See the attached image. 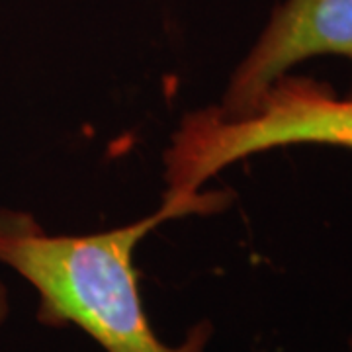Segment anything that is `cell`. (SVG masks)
Returning <instances> with one entry per match:
<instances>
[{
  "instance_id": "6da1fadb",
  "label": "cell",
  "mask_w": 352,
  "mask_h": 352,
  "mask_svg": "<svg viewBox=\"0 0 352 352\" xmlns=\"http://www.w3.org/2000/svg\"><path fill=\"white\" fill-rule=\"evenodd\" d=\"M200 208L161 201L133 223L88 233L55 235L34 215L0 210V264L22 276L38 294V321L50 327L75 325L104 352H206L214 327L200 321L180 344H166L151 327L139 294L135 249L153 229Z\"/></svg>"
},
{
  "instance_id": "7a4b0ae2",
  "label": "cell",
  "mask_w": 352,
  "mask_h": 352,
  "mask_svg": "<svg viewBox=\"0 0 352 352\" xmlns=\"http://www.w3.org/2000/svg\"><path fill=\"white\" fill-rule=\"evenodd\" d=\"M294 145L352 151V96H337L323 80L286 73L251 110L217 106L188 113L164 151L163 201L204 204V184L251 155Z\"/></svg>"
},
{
  "instance_id": "3957f363",
  "label": "cell",
  "mask_w": 352,
  "mask_h": 352,
  "mask_svg": "<svg viewBox=\"0 0 352 352\" xmlns=\"http://www.w3.org/2000/svg\"><path fill=\"white\" fill-rule=\"evenodd\" d=\"M321 55H339L352 63V0L280 2L229 78L217 108L231 116L251 110L274 80Z\"/></svg>"
},
{
  "instance_id": "277c9868",
  "label": "cell",
  "mask_w": 352,
  "mask_h": 352,
  "mask_svg": "<svg viewBox=\"0 0 352 352\" xmlns=\"http://www.w3.org/2000/svg\"><path fill=\"white\" fill-rule=\"evenodd\" d=\"M10 314V302H8V292L4 288V284L0 282V325L8 319Z\"/></svg>"
},
{
  "instance_id": "5b68a950",
  "label": "cell",
  "mask_w": 352,
  "mask_h": 352,
  "mask_svg": "<svg viewBox=\"0 0 352 352\" xmlns=\"http://www.w3.org/2000/svg\"><path fill=\"white\" fill-rule=\"evenodd\" d=\"M349 352H352V337L349 339Z\"/></svg>"
}]
</instances>
